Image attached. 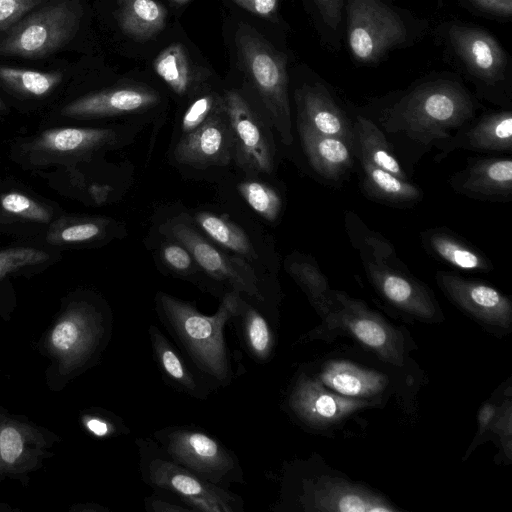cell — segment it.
Listing matches in <instances>:
<instances>
[{
    "instance_id": "cell-1",
    "label": "cell",
    "mask_w": 512,
    "mask_h": 512,
    "mask_svg": "<svg viewBox=\"0 0 512 512\" xmlns=\"http://www.w3.org/2000/svg\"><path fill=\"white\" fill-rule=\"evenodd\" d=\"M112 330L111 310L99 295L77 288L62 296L57 313L36 344L39 354L48 361L47 388L59 393L96 366Z\"/></svg>"
},
{
    "instance_id": "cell-2",
    "label": "cell",
    "mask_w": 512,
    "mask_h": 512,
    "mask_svg": "<svg viewBox=\"0 0 512 512\" xmlns=\"http://www.w3.org/2000/svg\"><path fill=\"white\" fill-rule=\"evenodd\" d=\"M241 294L227 292L213 315H205L192 304L160 292L156 297L158 316L189 358L195 369L215 387L228 386L233 379L224 328L241 313Z\"/></svg>"
},
{
    "instance_id": "cell-3",
    "label": "cell",
    "mask_w": 512,
    "mask_h": 512,
    "mask_svg": "<svg viewBox=\"0 0 512 512\" xmlns=\"http://www.w3.org/2000/svg\"><path fill=\"white\" fill-rule=\"evenodd\" d=\"M477 103L468 90L452 79L423 82L405 93L383 116L387 132L401 134L422 145L448 142L453 129L473 118Z\"/></svg>"
},
{
    "instance_id": "cell-4",
    "label": "cell",
    "mask_w": 512,
    "mask_h": 512,
    "mask_svg": "<svg viewBox=\"0 0 512 512\" xmlns=\"http://www.w3.org/2000/svg\"><path fill=\"white\" fill-rule=\"evenodd\" d=\"M114 128L79 123L40 125L14 136L7 145V157L18 168L36 175L50 169L89 161L118 141Z\"/></svg>"
},
{
    "instance_id": "cell-5",
    "label": "cell",
    "mask_w": 512,
    "mask_h": 512,
    "mask_svg": "<svg viewBox=\"0 0 512 512\" xmlns=\"http://www.w3.org/2000/svg\"><path fill=\"white\" fill-rule=\"evenodd\" d=\"M143 481L157 492H165L191 511L243 512L240 496L210 483L168 458L153 439H136Z\"/></svg>"
},
{
    "instance_id": "cell-6",
    "label": "cell",
    "mask_w": 512,
    "mask_h": 512,
    "mask_svg": "<svg viewBox=\"0 0 512 512\" xmlns=\"http://www.w3.org/2000/svg\"><path fill=\"white\" fill-rule=\"evenodd\" d=\"M344 16L350 53L363 65L377 64L417 34L414 21L382 0H345Z\"/></svg>"
},
{
    "instance_id": "cell-7",
    "label": "cell",
    "mask_w": 512,
    "mask_h": 512,
    "mask_svg": "<svg viewBox=\"0 0 512 512\" xmlns=\"http://www.w3.org/2000/svg\"><path fill=\"white\" fill-rule=\"evenodd\" d=\"M153 437L168 458L210 483L227 489L245 482L237 456L205 430L169 426L155 431Z\"/></svg>"
},
{
    "instance_id": "cell-8",
    "label": "cell",
    "mask_w": 512,
    "mask_h": 512,
    "mask_svg": "<svg viewBox=\"0 0 512 512\" xmlns=\"http://www.w3.org/2000/svg\"><path fill=\"white\" fill-rule=\"evenodd\" d=\"M237 45L282 142L290 145L293 135L285 55L276 51L247 25L240 26Z\"/></svg>"
},
{
    "instance_id": "cell-9",
    "label": "cell",
    "mask_w": 512,
    "mask_h": 512,
    "mask_svg": "<svg viewBox=\"0 0 512 512\" xmlns=\"http://www.w3.org/2000/svg\"><path fill=\"white\" fill-rule=\"evenodd\" d=\"M59 442L54 431L0 404V482L12 480L27 487L31 474L55 455Z\"/></svg>"
},
{
    "instance_id": "cell-10",
    "label": "cell",
    "mask_w": 512,
    "mask_h": 512,
    "mask_svg": "<svg viewBox=\"0 0 512 512\" xmlns=\"http://www.w3.org/2000/svg\"><path fill=\"white\" fill-rule=\"evenodd\" d=\"M82 8L58 0L21 19L0 44V54L37 59L64 47L78 31Z\"/></svg>"
},
{
    "instance_id": "cell-11",
    "label": "cell",
    "mask_w": 512,
    "mask_h": 512,
    "mask_svg": "<svg viewBox=\"0 0 512 512\" xmlns=\"http://www.w3.org/2000/svg\"><path fill=\"white\" fill-rule=\"evenodd\" d=\"M65 209L11 176L0 180V236L34 243Z\"/></svg>"
},
{
    "instance_id": "cell-12",
    "label": "cell",
    "mask_w": 512,
    "mask_h": 512,
    "mask_svg": "<svg viewBox=\"0 0 512 512\" xmlns=\"http://www.w3.org/2000/svg\"><path fill=\"white\" fill-rule=\"evenodd\" d=\"M335 303L324 317L329 328L344 330L386 362L401 366L406 350L399 331L361 301L334 291Z\"/></svg>"
},
{
    "instance_id": "cell-13",
    "label": "cell",
    "mask_w": 512,
    "mask_h": 512,
    "mask_svg": "<svg viewBox=\"0 0 512 512\" xmlns=\"http://www.w3.org/2000/svg\"><path fill=\"white\" fill-rule=\"evenodd\" d=\"M445 40L452 55L480 88H497L509 75L505 50L487 31L466 24L450 23Z\"/></svg>"
},
{
    "instance_id": "cell-14",
    "label": "cell",
    "mask_w": 512,
    "mask_h": 512,
    "mask_svg": "<svg viewBox=\"0 0 512 512\" xmlns=\"http://www.w3.org/2000/svg\"><path fill=\"white\" fill-rule=\"evenodd\" d=\"M393 254L362 249L370 282L398 310L422 321L439 320L441 311L430 291L408 273L388 265L386 257Z\"/></svg>"
},
{
    "instance_id": "cell-15",
    "label": "cell",
    "mask_w": 512,
    "mask_h": 512,
    "mask_svg": "<svg viewBox=\"0 0 512 512\" xmlns=\"http://www.w3.org/2000/svg\"><path fill=\"white\" fill-rule=\"evenodd\" d=\"M377 401L356 399L337 394L315 376L299 374L286 397V408L302 424L326 428L344 421L359 410L373 407Z\"/></svg>"
},
{
    "instance_id": "cell-16",
    "label": "cell",
    "mask_w": 512,
    "mask_h": 512,
    "mask_svg": "<svg viewBox=\"0 0 512 512\" xmlns=\"http://www.w3.org/2000/svg\"><path fill=\"white\" fill-rule=\"evenodd\" d=\"M159 102V95L149 89L117 87L83 94L67 100L50 112L41 125L85 123L133 113Z\"/></svg>"
},
{
    "instance_id": "cell-17",
    "label": "cell",
    "mask_w": 512,
    "mask_h": 512,
    "mask_svg": "<svg viewBox=\"0 0 512 512\" xmlns=\"http://www.w3.org/2000/svg\"><path fill=\"white\" fill-rule=\"evenodd\" d=\"M167 230L212 278L228 282L232 290L244 293L257 302H264L256 275L246 262L220 252L183 222L170 223Z\"/></svg>"
},
{
    "instance_id": "cell-18",
    "label": "cell",
    "mask_w": 512,
    "mask_h": 512,
    "mask_svg": "<svg viewBox=\"0 0 512 512\" xmlns=\"http://www.w3.org/2000/svg\"><path fill=\"white\" fill-rule=\"evenodd\" d=\"M436 280L447 297L474 319L489 327L510 328L511 301L494 287L446 271H438Z\"/></svg>"
},
{
    "instance_id": "cell-19",
    "label": "cell",
    "mask_w": 512,
    "mask_h": 512,
    "mask_svg": "<svg viewBox=\"0 0 512 512\" xmlns=\"http://www.w3.org/2000/svg\"><path fill=\"white\" fill-rule=\"evenodd\" d=\"M233 154L234 135L224 104L201 126L182 135L174 150L179 163L198 168L227 165Z\"/></svg>"
},
{
    "instance_id": "cell-20",
    "label": "cell",
    "mask_w": 512,
    "mask_h": 512,
    "mask_svg": "<svg viewBox=\"0 0 512 512\" xmlns=\"http://www.w3.org/2000/svg\"><path fill=\"white\" fill-rule=\"evenodd\" d=\"M223 104L233 131L238 163L256 172L270 173L272 147L258 118L237 91H228Z\"/></svg>"
},
{
    "instance_id": "cell-21",
    "label": "cell",
    "mask_w": 512,
    "mask_h": 512,
    "mask_svg": "<svg viewBox=\"0 0 512 512\" xmlns=\"http://www.w3.org/2000/svg\"><path fill=\"white\" fill-rule=\"evenodd\" d=\"M298 498L305 511L386 512L396 511L382 497L340 479L303 481Z\"/></svg>"
},
{
    "instance_id": "cell-22",
    "label": "cell",
    "mask_w": 512,
    "mask_h": 512,
    "mask_svg": "<svg viewBox=\"0 0 512 512\" xmlns=\"http://www.w3.org/2000/svg\"><path fill=\"white\" fill-rule=\"evenodd\" d=\"M298 121L315 132L340 138L354 149L353 123L321 83L304 84L295 93Z\"/></svg>"
},
{
    "instance_id": "cell-23",
    "label": "cell",
    "mask_w": 512,
    "mask_h": 512,
    "mask_svg": "<svg viewBox=\"0 0 512 512\" xmlns=\"http://www.w3.org/2000/svg\"><path fill=\"white\" fill-rule=\"evenodd\" d=\"M450 184L455 191L471 198L509 201L512 197V161L510 158L472 160L453 175Z\"/></svg>"
},
{
    "instance_id": "cell-24",
    "label": "cell",
    "mask_w": 512,
    "mask_h": 512,
    "mask_svg": "<svg viewBox=\"0 0 512 512\" xmlns=\"http://www.w3.org/2000/svg\"><path fill=\"white\" fill-rule=\"evenodd\" d=\"M315 377L331 391L356 399L380 400L390 387L386 375L346 360L324 362Z\"/></svg>"
},
{
    "instance_id": "cell-25",
    "label": "cell",
    "mask_w": 512,
    "mask_h": 512,
    "mask_svg": "<svg viewBox=\"0 0 512 512\" xmlns=\"http://www.w3.org/2000/svg\"><path fill=\"white\" fill-rule=\"evenodd\" d=\"M110 220L63 212L33 243L61 252L95 245L109 235Z\"/></svg>"
},
{
    "instance_id": "cell-26",
    "label": "cell",
    "mask_w": 512,
    "mask_h": 512,
    "mask_svg": "<svg viewBox=\"0 0 512 512\" xmlns=\"http://www.w3.org/2000/svg\"><path fill=\"white\" fill-rule=\"evenodd\" d=\"M148 333L154 360L165 381L192 398L206 400L216 387L204 376L195 374L157 326L150 325Z\"/></svg>"
},
{
    "instance_id": "cell-27",
    "label": "cell",
    "mask_w": 512,
    "mask_h": 512,
    "mask_svg": "<svg viewBox=\"0 0 512 512\" xmlns=\"http://www.w3.org/2000/svg\"><path fill=\"white\" fill-rule=\"evenodd\" d=\"M298 130L310 165L323 178L339 180L353 166L354 149L346 141L319 134L301 121Z\"/></svg>"
},
{
    "instance_id": "cell-28",
    "label": "cell",
    "mask_w": 512,
    "mask_h": 512,
    "mask_svg": "<svg viewBox=\"0 0 512 512\" xmlns=\"http://www.w3.org/2000/svg\"><path fill=\"white\" fill-rule=\"evenodd\" d=\"M462 132L464 133L452 137L448 141L451 145L446 148L464 147L477 151H511L512 113L510 110H502L484 115L477 123Z\"/></svg>"
},
{
    "instance_id": "cell-29",
    "label": "cell",
    "mask_w": 512,
    "mask_h": 512,
    "mask_svg": "<svg viewBox=\"0 0 512 512\" xmlns=\"http://www.w3.org/2000/svg\"><path fill=\"white\" fill-rule=\"evenodd\" d=\"M64 253L33 243L15 242L0 249V282L30 278L62 260Z\"/></svg>"
},
{
    "instance_id": "cell-30",
    "label": "cell",
    "mask_w": 512,
    "mask_h": 512,
    "mask_svg": "<svg viewBox=\"0 0 512 512\" xmlns=\"http://www.w3.org/2000/svg\"><path fill=\"white\" fill-rule=\"evenodd\" d=\"M60 71L0 66V87L21 102L40 103L47 100L63 82Z\"/></svg>"
},
{
    "instance_id": "cell-31",
    "label": "cell",
    "mask_w": 512,
    "mask_h": 512,
    "mask_svg": "<svg viewBox=\"0 0 512 512\" xmlns=\"http://www.w3.org/2000/svg\"><path fill=\"white\" fill-rule=\"evenodd\" d=\"M354 155L408 180V176L397 159L392 145L384 132L370 119L357 115L353 123Z\"/></svg>"
},
{
    "instance_id": "cell-32",
    "label": "cell",
    "mask_w": 512,
    "mask_h": 512,
    "mask_svg": "<svg viewBox=\"0 0 512 512\" xmlns=\"http://www.w3.org/2000/svg\"><path fill=\"white\" fill-rule=\"evenodd\" d=\"M423 244L434 256L467 271H489V259L478 249L448 231L433 229L422 236Z\"/></svg>"
},
{
    "instance_id": "cell-33",
    "label": "cell",
    "mask_w": 512,
    "mask_h": 512,
    "mask_svg": "<svg viewBox=\"0 0 512 512\" xmlns=\"http://www.w3.org/2000/svg\"><path fill=\"white\" fill-rule=\"evenodd\" d=\"M363 171L362 187L368 196L397 205H408L422 198L420 189L365 159H359Z\"/></svg>"
},
{
    "instance_id": "cell-34",
    "label": "cell",
    "mask_w": 512,
    "mask_h": 512,
    "mask_svg": "<svg viewBox=\"0 0 512 512\" xmlns=\"http://www.w3.org/2000/svg\"><path fill=\"white\" fill-rule=\"evenodd\" d=\"M166 15L165 7L155 0H121L118 21L125 34L144 40L164 28Z\"/></svg>"
},
{
    "instance_id": "cell-35",
    "label": "cell",
    "mask_w": 512,
    "mask_h": 512,
    "mask_svg": "<svg viewBox=\"0 0 512 512\" xmlns=\"http://www.w3.org/2000/svg\"><path fill=\"white\" fill-rule=\"evenodd\" d=\"M242 337L250 357L258 363L270 361L276 346V337L265 316L244 301L240 315Z\"/></svg>"
},
{
    "instance_id": "cell-36",
    "label": "cell",
    "mask_w": 512,
    "mask_h": 512,
    "mask_svg": "<svg viewBox=\"0 0 512 512\" xmlns=\"http://www.w3.org/2000/svg\"><path fill=\"white\" fill-rule=\"evenodd\" d=\"M287 269L324 318L333 308L335 299L334 291L318 266L312 260L301 258L291 261Z\"/></svg>"
},
{
    "instance_id": "cell-37",
    "label": "cell",
    "mask_w": 512,
    "mask_h": 512,
    "mask_svg": "<svg viewBox=\"0 0 512 512\" xmlns=\"http://www.w3.org/2000/svg\"><path fill=\"white\" fill-rule=\"evenodd\" d=\"M196 221L207 235L222 246L248 259L258 257L246 233L230 220L210 212H200L196 215Z\"/></svg>"
},
{
    "instance_id": "cell-38",
    "label": "cell",
    "mask_w": 512,
    "mask_h": 512,
    "mask_svg": "<svg viewBox=\"0 0 512 512\" xmlns=\"http://www.w3.org/2000/svg\"><path fill=\"white\" fill-rule=\"evenodd\" d=\"M155 72L178 95H184L191 85V69L184 49L173 43L162 50L153 62Z\"/></svg>"
},
{
    "instance_id": "cell-39",
    "label": "cell",
    "mask_w": 512,
    "mask_h": 512,
    "mask_svg": "<svg viewBox=\"0 0 512 512\" xmlns=\"http://www.w3.org/2000/svg\"><path fill=\"white\" fill-rule=\"evenodd\" d=\"M310 3L324 41L338 49L344 31L345 0H310Z\"/></svg>"
},
{
    "instance_id": "cell-40",
    "label": "cell",
    "mask_w": 512,
    "mask_h": 512,
    "mask_svg": "<svg viewBox=\"0 0 512 512\" xmlns=\"http://www.w3.org/2000/svg\"><path fill=\"white\" fill-rule=\"evenodd\" d=\"M238 191L247 204L264 219H277L282 200L272 187L258 181H244L238 185Z\"/></svg>"
},
{
    "instance_id": "cell-41",
    "label": "cell",
    "mask_w": 512,
    "mask_h": 512,
    "mask_svg": "<svg viewBox=\"0 0 512 512\" xmlns=\"http://www.w3.org/2000/svg\"><path fill=\"white\" fill-rule=\"evenodd\" d=\"M81 427L96 438H111L128 433L123 420L104 408L89 407L79 414Z\"/></svg>"
},
{
    "instance_id": "cell-42",
    "label": "cell",
    "mask_w": 512,
    "mask_h": 512,
    "mask_svg": "<svg viewBox=\"0 0 512 512\" xmlns=\"http://www.w3.org/2000/svg\"><path fill=\"white\" fill-rule=\"evenodd\" d=\"M221 107L212 95H205L195 100L185 111L182 122V135L188 134L201 126Z\"/></svg>"
},
{
    "instance_id": "cell-43",
    "label": "cell",
    "mask_w": 512,
    "mask_h": 512,
    "mask_svg": "<svg viewBox=\"0 0 512 512\" xmlns=\"http://www.w3.org/2000/svg\"><path fill=\"white\" fill-rule=\"evenodd\" d=\"M44 0H0V32L13 27Z\"/></svg>"
},
{
    "instance_id": "cell-44",
    "label": "cell",
    "mask_w": 512,
    "mask_h": 512,
    "mask_svg": "<svg viewBox=\"0 0 512 512\" xmlns=\"http://www.w3.org/2000/svg\"><path fill=\"white\" fill-rule=\"evenodd\" d=\"M161 254L164 262L176 272H188L192 266L193 257L183 245L167 244L163 246Z\"/></svg>"
},
{
    "instance_id": "cell-45",
    "label": "cell",
    "mask_w": 512,
    "mask_h": 512,
    "mask_svg": "<svg viewBox=\"0 0 512 512\" xmlns=\"http://www.w3.org/2000/svg\"><path fill=\"white\" fill-rule=\"evenodd\" d=\"M472 8L499 19L512 15V0H465Z\"/></svg>"
},
{
    "instance_id": "cell-46",
    "label": "cell",
    "mask_w": 512,
    "mask_h": 512,
    "mask_svg": "<svg viewBox=\"0 0 512 512\" xmlns=\"http://www.w3.org/2000/svg\"><path fill=\"white\" fill-rule=\"evenodd\" d=\"M18 305L16 289L11 280L0 282V319L9 321Z\"/></svg>"
},
{
    "instance_id": "cell-47",
    "label": "cell",
    "mask_w": 512,
    "mask_h": 512,
    "mask_svg": "<svg viewBox=\"0 0 512 512\" xmlns=\"http://www.w3.org/2000/svg\"><path fill=\"white\" fill-rule=\"evenodd\" d=\"M245 10H248L262 17L272 16L277 7L279 0H232Z\"/></svg>"
},
{
    "instance_id": "cell-48",
    "label": "cell",
    "mask_w": 512,
    "mask_h": 512,
    "mask_svg": "<svg viewBox=\"0 0 512 512\" xmlns=\"http://www.w3.org/2000/svg\"><path fill=\"white\" fill-rule=\"evenodd\" d=\"M145 509L148 512H187L191 511L188 507L171 503L157 496L145 498Z\"/></svg>"
},
{
    "instance_id": "cell-49",
    "label": "cell",
    "mask_w": 512,
    "mask_h": 512,
    "mask_svg": "<svg viewBox=\"0 0 512 512\" xmlns=\"http://www.w3.org/2000/svg\"><path fill=\"white\" fill-rule=\"evenodd\" d=\"M497 413V409L492 404H485L479 413V426L481 430H485L490 426L491 422L493 421L495 415Z\"/></svg>"
},
{
    "instance_id": "cell-50",
    "label": "cell",
    "mask_w": 512,
    "mask_h": 512,
    "mask_svg": "<svg viewBox=\"0 0 512 512\" xmlns=\"http://www.w3.org/2000/svg\"><path fill=\"white\" fill-rule=\"evenodd\" d=\"M109 509L97 503H77L69 508L72 512H104Z\"/></svg>"
},
{
    "instance_id": "cell-51",
    "label": "cell",
    "mask_w": 512,
    "mask_h": 512,
    "mask_svg": "<svg viewBox=\"0 0 512 512\" xmlns=\"http://www.w3.org/2000/svg\"><path fill=\"white\" fill-rule=\"evenodd\" d=\"M9 113V106L7 102L0 97V123L3 122L6 116H8Z\"/></svg>"
},
{
    "instance_id": "cell-52",
    "label": "cell",
    "mask_w": 512,
    "mask_h": 512,
    "mask_svg": "<svg viewBox=\"0 0 512 512\" xmlns=\"http://www.w3.org/2000/svg\"><path fill=\"white\" fill-rule=\"evenodd\" d=\"M14 510L12 507L5 503H0V511Z\"/></svg>"
},
{
    "instance_id": "cell-53",
    "label": "cell",
    "mask_w": 512,
    "mask_h": 512,
    "mask_svg": "<svg viewBox=\"0 0 512 512\" xmlns=\"http://www.w3.org/2000/svg\"><path fill=\"white\" fill-rule=\"evenodd\" d=\"M171 1H173V2H175L177 4H185V3H187L190 0H171Z\"/></svg>"
},
{
    "instance_id": "cell-54",
    "label": "cell",
    "mask_w": 512,
    "mask_h": 512,
    "mask_svg": "<svg viewBox=\"0 0 512 512\" xmlns=\"http://www.w3.org/2000/svg\"><path fill=\"white\" fill-rule=\"evenodd\" d=\"M0 168H1V160H0Z\"/></svg>"
},
{
    "instance_id": "cell-55",
    "label": "cell",
    "mask_w": 512,
    "mask_h": 512,
    "mask_svg": "<svg viewBox=\"0 0 512 512\" xmlns=\"http://www.w3.org/2000/svg\"><path fill=\"white\" fill-rule=\"evenodd\" d=\"M1 177H2V176L0 175V180H1Z\"/></svg>"
}]
</instances>
